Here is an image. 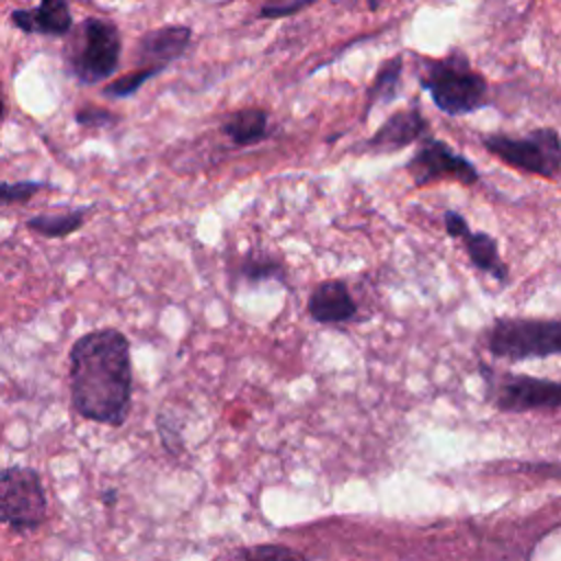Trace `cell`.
Returning a JSON list of instances; mask_svg holds the SVG:
<instances>
[{
	"label": "cell",
	"instance_id": "obj_10",
	"mask_svg": "<svg viewBox=\"0 0 561 561\" xmlns=\"http://www.w3.org/2000/svg\"><path fill=\"white\" fill-rule=\"evenodd\" d=\"M307 311L320 324H340L357 316V302L342 278H327L313 287Z\"/></svg>",
	"mask_w": 561,
	"mask_h": 561
},
{
	"label": "cell",
	"instance_id": "obj_3",
	"mask_svg": "<svg viewBox=\"0 0 561 561\" xmlns=\"http://www.w3.org/2000/svg\"><path fill=\"white\" fill-rule=\"evenodd\" d=\"M484 344L493 357L508 362L552 357L561 351V320L495 318L484 331Z\"/></svg>",
	"mask_w": 561,
	"mask_h": 561
},
{
	"label": "cell",
	"instance_id": "obj_25",
	"mask_svg": "<svg viewBox=\"0 0 561 561\" xmlns=\"http://www.w3.org/2000/svg\"><path fill=\"white\" fill-rule=\"evenodd\" d=\"M114 500H116V493H112V489H110V493H107V495H105V493H103V502H107V504H112V502H114Z\"/></svg>",
	"mask_w": 561,
	"mask_h": 561
},
{
	"label": "cell",
	"instance_id": "obj_8",
	"mask_svg": "<svg viewBox=\"0 0 561 561\" xmlns=\"http://www.w3.org/2000/svg\"><path fill=\"white\" fill-rule=\"evenodd\" d=\"M421 147L405 162V171L414 186H427L432 182L451 180L462 186H473L478 182V169L462 153L451 149L445 140L432 138L430 134L421 138Z\"/></svg>",
	"mask_w": 561,
	"mask_h": 561
},
{
	"label": "cell",
	"instance_id": "obj_6",
	"mask_svg": "<svg viewBox=\"0 0 561 561\" xmlns=\"http://www.w3.org/2000/svg\"><path fill=\"white\" fill-rule=\"evenodd\" d=\"M121 59V35L118 28L99 18H88L75 39V46L68 55L70 72L81 83H99L112 77Z\"/></svg>",
	"mask_w": 561,
	"mask_h": 561
},
{
	"label": "cell",
	"instance_id": "obj_4",
	"mask_svg": "<svg viewBox=\"0 0 561 561\" xmlns=\"http://www.w3.org/2000/svg\"><path fill=\"white\" fill-rule=\"evenodd\" d=\"M482 147L504 164L554 182L561 171V140L554 127H539L524 136L482 134Z\"/></svg>",
	"mask_w": 561,
	"mask_h": 561
},
{
	"label": "cell",
	"instance_id": "obj_16",
	"mask_svg": "<svg viewBox=\"0 0 561 561\" xmlns=\"http://www.w3.org/2000/svg\"><path fill=\"white\" fill-rule=\"evenodd\" d=\"M401 70H403V61L401 57H392L388 61L381 64V68L377 70L373 83L366 90V105H364V116L379 103H390L392 99H397L399 94V81H401Z\"/></svg>",
	"mask_w": 561,
	"mask_h": 561
},
{
	"label": "cell",
	"instance_id": "obj_19",
	"mask_svg": "<svg viewBox=\"0 0 561 561\" xmlns=\"http://www.w3.org/2000/svg\"><path fill=\"white\" fill-rule=\"evenodd\" d=\"M46 182L37 180H20V182H0V206H13L24 204L33 199L42 188H46Z\"/></svg>",
	"mask_w": 561,
	"mask_h": 561
},
{
	"label": "cell",
	"instance_id": "obj_9",
	"mask_svg": "<svg viewBox=\"0 0 561 561\" xmlns=\"http://www.w3.org/2000/svg\"><path fill=\"white\" fill-rule=\"evenodd\" d=\"M430 134V125L416 103L408 110H399L386 118V123L366 140L368 153H392Z\"/></svg>",
	"mask_w": 561,
	"mask_h": 561
},
{
	"label": "cell",
	"instance_id": "obj_5",
	"mask_svg": "<svg viewBox=\"0 0 561 561\" xmlns=\"http://www.w3.org/2000/svg\"><path fill=\"white\" fill-rule=\"evenodd\" d=\"M46 511V491L33 467L11 465L0 469V524L26 535L44 524Z\"/></svg>",
	"mask_w": 561,
	"mask_h": 561
},
{
	"label": "cell",
	"instance_id": "obj_23",
	"mask_svg": "<svg viewBox=\"0 0 561 561\" xmlns=\"http://www.w3.org/2000/svg\"><path fill=\"white\" fill-rule=\"evenodd\" d=\"M443 219H445V230H447V234H449L451 239H458V237L469 228L467 219H465L458 210H445Z\"/></svg>",
	"mask_w": 561,
	"mask_h": 561
},
{
	"label": "cell",
	"instance_id": "obj_2",
	"mask_svg": "<svg viewBox=\"0 0 561 561\" xmlns=\"http://www.w3.org/2000/svg\"><path fill=\"white\" fill-rule=\"evenodd\" d=\"M419 83L430 92L434 105L449 116H462L486 105V79L471 68L460 50L440 59H425Z\"/></svg>",
	"mask_w": 561,
	"mask_h": 561
},
{
	"label": "cell",
	"instance_id": "obj_20",
	"mask_svg": "<svg viewBox=\"0 0 561 561\" xmlns=\"http://www.w3.org/2000/svg\"><path fill=\"white\" fill-rule=\"evenodd\" d=\"M230 557H239V559H267V557H276V559H283V557H294V559H302L305 554L294 550V548H285V546H274V543H267V546H254V548H241V550H234L230 552Z\"/></svg>",
	"mask_w": 561,
	"mask_h": 561
},
{
	"label": "cell",
	"instance_id": "obj_12",
	"mask_svg": "<svg viewBox=\"0 0 561 561\" xmlns=\"http://www.w3.org/2000/svg\"><path fill=\"white\" fill-rule=\"evenodd\" d=\"M11 20L18 28L42 35H66L72 26L66 0H39V4L31 11H13Z\"/></svg>",
	"mask_w": 561,
	"mask_h": 561
},
{
	"label": "cell",
	"instance_id": "obj_18",
	"mask_svg": "<svg viewBox=\"0 0 561 561\" xmlns=\"http://www.w3.org/2000/svg\"><path fill=\"white\" fill-rule=\"evenodd\" d=\"M160 70H162V68H158V66L138 68V70H134V72H129V75H125V77H121V79L107 83V85L103 88V94L110 96V99H125V96H131V94H136V92L140 90L142 83H147V81H149L151 77H156Z\"/></svg>",
	"mask_w": 561,
	"mask_h": 561
},
{
	"label": "cell",
	"instance_id": "obj_1",
	"mask_svg": "<svg viewBox=\"0 0 561 561\" xmlns=\"http://www.w3.org/2000/svg\"><path fill=\"white\" fill-rule=\"evenodd\" d=\"M70 401L79 416L121 427L131 410V351L121 329L103 327L75 340L68 353Z\"/></svg>",
	"mask_w": 561,
	"mask_h": 561
},
{
	"label": "cell",
	"instance_id": "obj_7",
	"mask_svg": "<svg viewBox=\"0 0 561 561\" xmlns=\"http://www.w3.org/2000/svg\"><path fill=\"white\" fill-rule=\"evenodd\" d=\"M482 375L486 379L489 401L500 412H530V410H550L557 412L561 405V383L554 379H541L533 375H517V373H489L482 366Z\"/></svg>",
	"mask_w": 561,
	"mask_h": 561
},
{
	"label": "cell",
	"instance_id": "obj_24",
	"mask_svg": "<svg viewBox=\"0 0 561 561\" xmlns=\"http://www.w3.org/2000/svg\"><path fill=\"white\" fill-rule=\"evenodd\" d=\"M366 2H368V9H370V11H377L383 0H366Z\"/></svg>",
	"mask_w": 561,
	"mask_h": 561
},
{
	"label": "cell",
	"instance_id": "obj_21",
	"mask_svg": "<svg viewBox=\"0 0 561 561\" xmlns=\"http://www.w3.org/2000/svg\"><path fill=\"white\" fill-rule=\"evenodd\" d=\"M75 121L83 127H110L118 121L116 114H112L110 110H103V107H94V105H88V107H81L77 114H75Z\"/></svg>",
	"mask_w": 561,
	"mask_h": 561
},
{
	"label": "cell",
	"instance_id": "obj_13",
	"mask_svg": "<svg viewBox=\"0 0 561 561\" xmlns=\"http://www.w3.org/2000/svg\"><path fill=\"white\" fill-rule=\"evenodd\" d=\"M267 125L270 116L263 107H243L221 123V134L228 136L234 147H252L267 138Z\"/></svg>",
	"mask_w": 561,
	"mask_h": 561
},
{
	"label": "cell",
	"instance_id": "obj_26",
	"mask_svg": "<svg viewBox=\"0 0 561 561\" xmlns=\"http://www.w3.org/2000/svg\"><path fill=\"white\" fill-rule=\"evenodd\" d=\"M2 118H4V101H2V92H0V125H2Z\"/></svg>",
	"mask_w": 561,
	"mask_h": 561
},
{
	"label": "cell",
	"instance_id": "obj_14",
	"mask_svg": "<svg viewBox=\"0 0 561 561\" xmlns=\"http://www.w3.org/2000/svg\"><path fill=\"white\" fill-rule=\"evenodd\" d=\"M458 239L465 243V252H467V256H469V263H471L476 270H480V272L493 276V278L500 280V283H506V278H508V267H506V263H504L502 256H500L495 237H491L489 232H480V230H478V232H471V230L467 228Z\"/></svg>",
	"mask_w": 561,
	"mask_h": 561
},
{
	"label": "cell",
	"instance_id": "obj_22",
	"mask_svg": "<svg viewBox=\"0 0 561 561\" xmlns=\"http://www.w3.org/2000/svg\"><path fill=\"white\" fill-rule=\"evenodd\" d=\"M316 0H274L270 4H263L261 7V18H287L291 13H298L302 11L305 7L313 4Z\"/></svg>",
	"mask_w": 561,
	"mask_h": 561
},
{
	"label": "cell",
	"instance_id": "obj_15",
	"mask_svg": "<svg viewBox=\"0 0 561 561\" xmlns=\"http://www.w3.org/2000/svg\"><path fill=\"white\" fill-rule=\"evenodd\" d=\"M88 213H90L88 206L70 208V210H61V213H39L35 217L26 219V228L46 239H61V237L77 232L85 224Z\"/></svg>",
	"mask_w": 561,
	"mask_h": 561
},
{
	"label": "cell",
	"instance_id": "obj_11",
	"mask_svg": "<svg viewBox=\"0 0 561 561\" xmlns=\"http://www.w3.org/2000/svg\"><path fill=\"white\" fill-rule=\"evenodd\" d=\"M191 42V28L188 26H162L145 33L138 42V59L147 66H158L164 70V66L173 59H178Z\"/></svg>",
	"mask_w": 561,
	"mask_h": 561
},
{
	"label": "cell",
	"instance_id": "obj_17",
	"mask_svg": "<svg viewBox=\"0 0 561 561\" xmlns=\"http://www.w3.org/2000/svg\"><path fill=\"white\" fill-rule=\"evenodd\" d=\"M239 276L248 283H263V280H285V265L283 259L272 252L252 250L239 263Z\"/></svg>",
	"mask_w": 561,
	"mask_h": 561
}]
</instances>
